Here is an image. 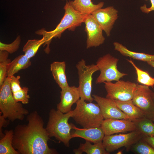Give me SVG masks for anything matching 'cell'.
Wrapping results in <instances>:
<instances>
[{"label": "cell", "mask_w": 154, "mask_h": 154, "mask_svg": "<svg viewBox=\"0 0 154 154\" xmlns=\"http://www.w3.org/2000/svg\"><path fill=\"white\" fill-rule=\"evenodd\" d=\"M27 121V124H19L13 130L12 145L19 154H58L56 149L48 145L50 137L38 112L35 111L29 113Z\"/></svg>", "instance_id": "1"}, {"label": "cell", "mask_w": 154, "mask_h": 154, "mask_svg": "<svg viewBox=\"0 0 154 154\" xmlns=\"http://www.w3.org/2000/svg\"><path fill=\"white\" fill-rule=\"evenodd\" d=\"M64 9L65 11L64 15L54 29L48 31L42 28L35 32L36 34L42 36L45 38V42L44 46L46 45V47L44 51L47 54L50 52L49 46L53 38H60L62 33L66 29L74 31L77 27L81 26L84 22L87 15H82L75 11L69 1L66 3Z\"/></svg>", "instance_id": "2"}, {"label": "cell", "mask_w": 154, "mask_h": 154, "mask_svg": "<svg viewBox=\"0 0 154 154\" xmlns=\"http://www.w3.org/2000/svg\"><path fill=\"white\" fill-rule=\"evenodd\" d=\"M72 114V110L63 113L58 110L51 109L45 128L50 137H54L67 147H69L70 141L72 138L71 132L72 124L68 122Z\"/></svg>", "instance_id": "3"}, {"label": "cell", "mask_w": 154, "mask_h": 154, "mask_svg": "<svg viewBox=\"0 0 154 154\" xmlns=\"http://www.w3.org/2000/svg\"><path fill=\"white\" fill-rule=\"evenodd\" d=\"M10 78L7 77L0 86V110L2 115L9 121L23 120L28 115V110L14 99L10 86Z\"/></svg>", "instance_id": "4"}, {"label": "cell", "mask_w": 154, "mask_h": 154, "mask_svg": "<svg viewBox=\"0 0 154 154\" xmlns=\"http://www.w3.org/2000/svg\"><path fill=\"white\" fill-rule=\"evenodd\" d=\"M76 104L71 117L76 123L84 128L101 126L104 119L97 104L87 102L80 99Z\"/></svg>", "instance_id": "5"}, {"label": "cell", "mask_w": 154, "mask_h": 154, "mask_svg": "<svg viewBox=\"0 0 154 154\" xmlns=\"http://www.w3.org/2000/svg\"><path fill=\"white\" fill-rule=\"evenodd\" d=\"M78 76L79 86L80 99L88 102H92L94 98L91 95L92 76L99 70L94 64L87 65L84 59L79 61L76 65Z\"/></svg>", "instance_id": "6"}, {"label": "cell", "mask_w": 154, "mask_h": 154, "mask_svg": "<svg viewBox=\"0 0 154 154\" xmlns=\"http://www.w3.org/2000/svg\"><path fill=\"white\" fill-rule=\"evenodd\" d=\"M119 60L118 58L110 54H106L98 59L96 64L100 73L96 79V84L118 81L123 76L128 75L120 72L117 69Z\"/></svg>", "instance_id": "7"}, {"label": "cell", "mask_w": 154, "mask_h": 154, "mask_svg": "<svg viewBox=\"0 0 154 154\" xmlns=\"http://www.w3.org/2000/svg\"><path fill=\"white\" fill-rule=\"evenodd\" d=\"M153 91L145 85L136 84L132 101L145 117L152 121L154 119V101Z\"/></svg>", "instance_id": "8"}, {"label": "cell", "mask_w": 154, "mask_h": 154, "mask_svg": "<svg viewBox=\"0 0 154 154\" xmlns=\"http://www.w3.org/2000/svg\"><path fill=\"white\" fill-rule=\"evenodd\" d=\"M143 135L137 130L126 133L105 135L102 140L103 146L109 153L123 147L127 149L131 145L142 138Z\"/></svg>", "instance_id": "9"}, {"label": "cell", "mask_w": 154, "mask_h": 154, "mask_svg": "<svg viewBox=\"0 0 154 154\" xmlns=\"http://www.w3.org/2000/svg\"><path fill=\"white\" fill-rule=\"evenodd\" d=\"M106 98L114 100L125 101L132 100L136 84L129 81L119 80L115 83L105 82Z\"/></svg>", "instance_id": "10"}, {"label": "cell", "mask_w": 154, "mask_h": 154, "mask_svg": "<svg viewBox=\"0 0 154 154\" xmlns=\"http://www.w3.org/2000/svg\"><path fill=\"white\" fill-rule=\"evenodd\" d=\"M84 23L87 34L86 48L98 47L103 43L105 38L103 35V30L92 15H87Z\"/></svg>", "instance_id": "11"}, {"label": "cell", "mask_w": 154, "mask_h": 154, "mask_svg": "<svg viewBox=\"0 0 154 154\" xmlns=\"http://www.w3.org/2000/svg\"><path fill=\"white\" fill-rule=\"evenodd\" d=\"M118 11L113 6L99 9L91 14L106 35L109 37L118 17Z\"/></svg>", "instance_id": "12"}, {"label": "cell", "mask_w": 154, "mask_h": 154, "mask_svg": "<svg viewBox=\"0 0 154 154\" xmlns=\"http://www.w3.org/2000/svg\"><path fill=\"white\" fill-rule=\"evenodd\" d=\"M92 96L100 107L104 119H124L132 120L117 107L114 100L95 94Z\"/></svg>", "instance_id": "13"}, {"label": "cell", "mask_w": 154, "mask_h": 154, "mask_svg": "<svg viewBox=\"0 0 154 154\" xmlns=\"http://www.w3.org/2000/svg\"><path fill=\"white\" fill-rule=\"evenodd\" d=\"M100 127L105 135L127 133L137 130L134 122L128 119H104Z\"/></svg>", "instance_id": "14"}, {"label": "cell", "mask_w": 154, "mask_h": 154, "mask_svg": "<svg viewBox=\"0 0 154 154\" xmlns=\"http://www.w3.org/2000/svg\"><path fill=\"white\" fill-rule=\"evenodd\" d=\"M60 102L57 105V110L63 113L71 111L73 105L80 99L78 87L68 86L61 89Z\"/></svg>", "instance_id": "15"}, {"label": "cell", "mask_w": 154, "mask_h": 154, "mask_svg": "<svg viewBox=\"0 0 154 154\" xmlns=\"http://www.w3.org/2000/svg\"><path fill=\"white\" fill-rule=\"evenodd\" d=\"M72 129L75 130L72 133V138L80 137L93 143L102 141L105 136L100 127L80 128L72 124Z\"/></svg>", "instance_id": "16"}, {"label": "cell", "mask_w": 154, "mask_h": 154, "mask_svg": "<svg viewBox=\"0 0 154 154\" xmlns=\"http://www.w3.org/2000/svg\"><path fill=\"white\" fill-rule=\"evenodd\" d=\"M66 68L64 61H54L50 66V70L54 79L61 89L69 86L67 80Z\"/></svg>", "instance_id": "17"}, {"label": "cell", "mask_w": 154, "mask_h": 154, "mask_svg": "<svg viewBox=\"0 0 154 154\" xmlns=\"http://www.w3.org/2000/svg\"><path fill=\"white\" fill-rule=\"evenodd\" d=\"M72 8L79 13L85 15L91 14L96 10L102 8L104 2L94 4L91 0H74L69 1Z\"/></svg>", "instance_id": "18"}, {"label": "cell", "mask_w": 154, "mask_h": 154, "mask_svg": "<svg viewBox=\"0 0 154 154\" xmlns=\"http://www.w3.org/2000/svg\"><path fill=\"white\" fill-rule=\"evenodd\" d=\"M113 44L115 50L119 52L124 56L129 57L133 59L147 62L154 60V54L131 51L122 44L117 42H114Z\"/></svg>", "instance_id": "19"}, {"label": "cell", "mask_w": 154, "mask_h": 154, "mask_svg": "<svg viewBox=\"0 0 154 154\" xmlns=\"http://www.w3.org/2000/svg\"><path fill=\"white\" fill-rule=\"evenodd\" d=\"M117 107L132 120L145 117L142 111L133 103L132 100H114Z\"/></svg>", "instance_id": "20"}, {"label": "cell", "mask_w": 154, "mask_h": 154, "mask_svg": "<svg viewBox=\"0 0 154 154\" xmlns=\"http://www.w3.org/2000/svg\"><path fill=\"white\" fill-rule=\"evenodd\" d=\"M31 64L30 59L24 54L18 56L8 64L7 77L14 76L20 70L28 68Z\"/></svg>", "instance_id": "21"}, {"label": "cell", "mask_w": 154, "mask_h": 154, "mask_svg": "<svg viewBox=\"0 0 154 154\" xmlns=\"http://www.w3.org/2000/svg\"><path fill=\"white\" fill-rule=\"evenodd\" d=\"M102 141L92 144L91 142L86 141L84 143H80L78 149H74L73 152L75 154H81L84 152L87 154H109L104 147Z\"/></svg>", "instance_id": "22"}, {"label": "cell", "mask_w": 154, "mask_h": 154, "mask_svg": "<svg viewBox=\"0 0 154 154\" xmlns=\"http://www.w3.org/2000/svg\"><path fill=\"white\" fill-rule=\"evenodd\" d=\"M4 134L0 140V154H19L12 145L14 130H5Z\"/></svg>", "instance_id": "23"}, {"label": "cell", "mask_w": 154, "mask_h": 154, "mask_svg": "<svg viewBox=\"0 0 154 154\" xmlns=\"http://www.w3.org/2000/svg\"><path fill=\"white\" fill-rule=\"evenodd\" d=\"M132 121L135 124L137 130L143 135L154 136V123L152 120L144 117Z\"/></svg>", "instance_id": "24"}, {"label": "cell", "mask_w": 154, "mask_h": 154, "mask_svg": "<svg viewBox=\"0 0 154 154\" xmlns=\"http://www.w3.org/2000/svg\"><path fill=\"white\" fill-rule=\"evenodd\" d=\"M135 68L137 76V82L142 85L153 88L154 78L151 77L147 71L141 69L138 67L131 59H126Z\"/></svg>", "instance_id": "25"}, {"label": "cell", "mask_w": 154, "mask_h": 154, "mask_svg": "<svg viewBox=\"0 0 154 154\" xmlns=\"http://www.w3.org/2000/svg\"><path fill=\"white\" fill-rule=\"evenodd\" d=\"M45 42V38L43 37L40 39L28 40L23 48L24 54L29 59L34 56L40 47L44 44Z\"/></svg>", "instance_id": "26"}, {"label": "cell", "mask_w": 154, "mask_h": 154, "mask_svg": "<svg viewBox=\"0 0 154 154\" xmlns=\"http://www.w3.org/2000/svg\"><path fill=\"white\" fill-rule=\"evenodd\" d=\"M127 150L137 154H154V148L142 138L131 145Z\"/></svg>", "instance_id": "27"}, {"label": "cell", "mask_w": 154, "mask_h": 154, "mask_svg": "<svg viewBox=\"0 0 154 154\" xmlns=\"http://www.w3.org/2000/svg\"><path fill=\"white\" fill-rule=\"evenodd\" d=\"M21 42V38L20 36H18L10 44H5L0 42V50L5 51L9 53L12 54L18 49Z\"/></svg>", "instance_id": "28"}, {"label": "cell", "mask_w": 154, "mask_h": 154, "mask_svg": "<svg viewBox=\"0 0 154 154\" xmlns=\"http://www.w3.org/2000/svg\"><path fill=\"white\" fill-rule=\"evenodd\" d=\"M29 88L24 87L21 90L13 93V98L15 101L17 102H21L24 104H27L29 103L30 96L28 94Z\"/></svg>", "instance_id": "29"}, {"label": "cell", "mask_w": 154, "mask_h": 154, "mask_svg": "<svg viewBox=\"0 0 154 154\" xmlns=\"http://www.w3.org/2000/svg\"><path fill=\"white\" fill-rule=\"evenodd\" d=\"M11 62L9 59L0 62V86L3 84L7 77L8 64Z\"/></svg>", "instance_id": "30"}, {"label": "cell", "mask_w": 154, "mask_h": 154, "mask_svg": "<svg viewBox=\"0 0 154 154\" xmlns=\"http://www.w3.org/2000/svg\"><path fill=\"white\" fill-rule=\"evenodd\" d=\"M10 78V86L12 93H13L21 89L20 79V76H18L16 77L13 76Z\"/></svg>", "instance_id": "31"}, {"label": "cell", "mask_w": 154, "mask_h": 154, "mask_svg": "<svg viewBox=\"0 0 154 154\" xmlns=\"http://www.w3.org/2000/svg\"><path fill=\"white\" fill-rule=\"evenodd\" d=\"M147 1L148 0H145ZM151 3V6L149 7H147L146 5L144 4L140 7V9L143 13L148 14L150 12L154 11V0H149Z\"/></svg>", "instance_id": "32"}, {"label": "cell", "mask_w": 154, "mask_h": 154, "mask_svg": "<svg viewBox=\"0 0 154 154\" xmlns=\"http://www.w3.org/2000/svg\"><path fill=\"white\" fill-rule=\"evenodd\" d=\"M9 120L7 121L6 119L0 114V139L4 136L5 134H4L2 132V127H6L8 124Z\"/></svg>", "instance_id": "33"}, {"label": "cell", "mask_w": 154, "mask_h": 154, "mask_svg": "<svg viewBox=\"0 0 154 154\" xmlns=\"http://www.w3.org/2000/svg\"><path fill=\"white\" fill-rule=\"evenodd\" d=\"M142 139L154 148V136H149L143 135Z\"/></svg>", "instance_id": "34"}, {"label": "cell", "mask_w": 154, "mask_h": 154, "mask_svg": "<svg viewBox=\"0 0 154 154\" xmlns=\"http://www.w3.org/2000/svg\"><path fill=\"white\" fill-rule=\"evenodd\" d=\"M147 63L148 65L154 68V60L147 62Z\"/></svg>", "instance_id": "35"}, {"label": "cell", "mask_w": 154, "mask_h": 154, "mask_svg": "<svg viewBox=\"0 0 154 154\" xmlns=\"http://www.w3.org/2000/svg\"><path fill=\"white\" fill-rule=\"evenodd\" d=\"M153 88H154V91H153V100L154 101V86L153 87Z\"/></svg>", "instance_id": "36"}, {"label": "cell", "mask_w": 154, "mask_h": 154, "mask_svg": "<svg viewBox=\"0 0 154 154\" xmlns=\"http://www.w3.org/2000/svg\"><path fill=\"white\" fill-rule=\"evenodd\" d=\"M117 153V154H121L122 152L121 151H119Z\"/></svg>", "instance_id": "37"}, {"label": "cell", "mask_w": 154, "mask_h": 154, "mask_svg": "<svg viewBox=\"0 0 154 154\" xmlns=\"http://www.w3.org/2000/svg\"><path fill=\"white\" fill-rule=\"evenodd\" d=\"M153 121H154V119H153Z\"/></svg>", "instance_id": "38"}]
</instances>
